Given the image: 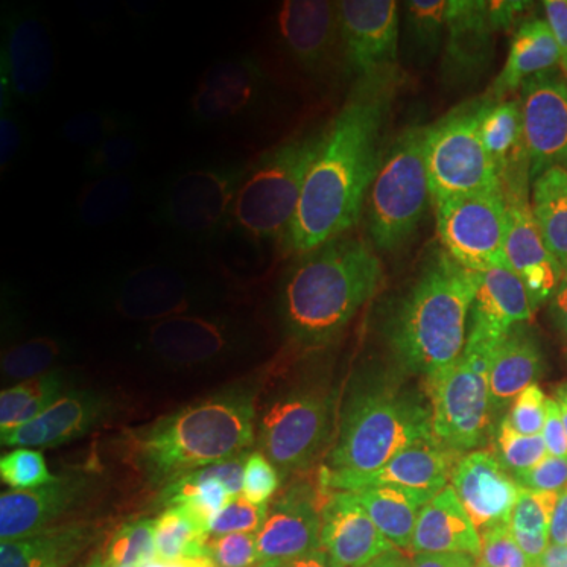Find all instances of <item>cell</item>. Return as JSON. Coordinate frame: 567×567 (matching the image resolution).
<instances>
[{
	"label": "cell",
	"mask_w": 567,
	"mask_h": 567,
	"mask_svg": "<svg viewBox=\"0 0 567 567\" xmlns=\"http://www.w3.org/2000/svg\"><path fill=\"white\" fill-rule=\"evenodd\" d=\"M234 210L237 205L221 184L200 179H153L113 195L97 210L95 229L113 245L147 252L187 226L229 216Z\"/></svg>",
	"instance_id": "obj_10"
},
{
	"label": "cell",
	"mask_w": 567,
	"mask_h": 567,
	"mask_svg": "<svg viewBox=\"0 0 567 567\" xmlns=\"http://www.w3.org/2000/svg\"><path fill=\"white\" fill-rule=\"evenodd\" d=\"M51 243L48 208L30 174L0 179V289L9 295L30 276Z\"/></svg>",
	"instance_id": "obj_13"
},
{
	"label": "cell",
	"mask_w": 567,
	"mask_h": 567,
	"mask_svg": "<svg viewBox=\"0 0 567 567\" xmlns=\"http://www.w3.org/2000/svg\"><path fill=\"white\" fill-rule=\"evenodd\" d=\"M0 126L30 174H66L87 151L95 82L74 17L53 3H11L0 24Z\"/></svg>",
	"instance_id": "obj_6"
},
{
	"label": "cell",
	"mask_w": 567,
	"mask_h": 567,
	"mask_svg": "<svg viewBox=\"0 0 567 567\" xmlns=\"http://www.w3.org/2000/svg\"><path fill=\"white\" fill-rule=\"evenodd\" d=\"M417 266L339 268L279 289L258 329V373L305 408L350 413L379 379Z\"/></svg>",
	"instance_id": "obj_3"
},
{
	"label": "cell",
	"mask_w": 567,
	"mask_h": 567,
	"mask_svg": "<svg viewBox=\"0 0 567 567\" xmlns=\"http://www.w3.org/2000/svg\"><path fill=\"white\" fill-rule=\"evenodd\" d=\"M208 17L213 21V30L221 34H231V38L237 40L247 38V34L255 30V24H258V11L250 9L247 3H229V0L213 3Z\"/></svg>",
	"instance_id": "obj_14"
},
{
	"label": "cell",
	"mask_w": 567,
	"mask_h": 567,
	"mask_svg": "<svg viewBox=\"0 0 567 567\" xmlns=\"http://www.w3.org/2000/svg\"><path fill=\"white\" fill-rule=\"evenodd\" d=\"M544 210L547 205L496 218L417 266L373 386L421 408L467 410L517 276L536 247Z\"/></svg>",
	"instance_id": "obj_2"
},
{
	"label": "cell",
	"mask_w": 567,
	"mask_h": 567,
	"mask_svg": "<svg viewBox=\"0 0 567 567\" xmlns=\"http://www.w3.org/2000/svg\"><path fill=\"white\" fill-rule=\"evenodd\" d=\"M354 473L329 452L287 436H255L218 446L182 473L176 496L200 526L255 530L308 517L350 499Z\"/></svg>",
	"instance_id": "obj_8"
},
{
	"label": "cell",
	"mask_w": 567,
	"mask_h": 567,
	"mask_svg": "<svg viewBox=\"0 0 567 567\" xmlns=\"http://www.w3.org/2000/svg\"><path fill=\"white\" fill-rule=\"evenodd\" d=\"M488 429L465 478L471 547L488 567H555L567 555V394Z\"/></svg>",
	"instance_id": "obj_5"
},
{
	"label": "cell",
	"mask_w": 567,
	"mask_h": 567,
	"mask_svg": "<svg viewBox=\"0 0 567 567\" xmlns=\"http://www.w3.org/2000/svg\"><path fill=\"white\" fill-rule=\"evenodd\" d=\"M247 239V226L237 210L187 226L140 255L134 287L147 300L221 287Z\"/></svg>",
	"instance_id": "obj_11"
},
{
	"label": "cell",
	"mask_w": 567,
	"mask_h": 567,
	"mask_svg": "<svg viewBox=\"0 0 567 567\" xmlns=\"http://www.w3.org/2000/svg\"><path fill=\"white\" fill-rule=\"evenodd\" d=\"M467 132L429 87L363 97L329 132L313 166V203L405 250L431 247L471 176Z\"/></svg>",
	"instance_id": "obj_1"
},
{
	"label": "cell",
	"mask_w": 567,
	"mask_h": 567,
	"mask_svg": "<svg viewBox=\"0 0 567 567\" xmlns=\"http://www.w3.org/2000/svg\"><path fill=\"white\" fill-rule=\"evenodd\" d=\"M237 313V295L226 287L147 300L118 342V373L134 384H161L200 371L221 350Z\"/></svg>",
	"instance_id": "obj_9"
},
{
	"label": "cell",
	"mask_w": 567,
	"mask_h": 567,
	"mask_svg": "<svg viewBox=\"0 0 567 567\" xmlns=\"http://www.w3.org/2000/svg\"><path fill=\"white\" fill-rule=\"evenodd\" d=\"M559 394H567V182L547 203L467 413L476 423H507Z\"/></svg>",
	"instance_id": "obj_7"
},
{
	"label": "cell",
	"mask_w": 567,
	"mask_h": 567,
	"mask_svg": "<svg viewBox=\"0 0 567 567\" xmlns=\"http://www.w3.org/2000/svg\"><path fill=\"white\" fill-rule=\"evenodd\" d=\"M563 19H565V42H567V3H563Z\"/></svg>",
	"instance_id": "obj_16"
},
{
	"label": "cell",
	"mask_w": 567,
	"mask_h": 567,
	"mask_svg": "<svg viewBox=\"0 0 567 567\" xmlns=\"http://www.w3.org/2000/svg\"><path fill=\"white\" fill-rule=\"evenodd\" d=\"M450 113L481 111L509 140L538 142L567 116L563 3L476 0L446 34Z\"/></svg>",
	"instance_id": "obj_4"
},
{
	"label": "cell",
	"mask_w": 567,
	"mask_h": 567,
	"mask_svg": "<svg viewBox=\"0 0 567 567\" xmlns=\"http://www.w3.org/2000/svg\"><path fill=\"white\" fill-rule=\"evenodd\" d=\"M402 536L379 526L292 528L252 542L234 567H408Z\"/></svg>",
	"instance_id": "obj_12"
},
{
	"label": "cell",
	"mask_w": 567,
	"mask_h": 567,
	"mask_svg": "<svg viewBox=\"0 0 567 567\" xmlns=\"http://www.w3.org/2000/svg\"><path fill=\"white\" fill-rule=\"evenodd\" d=\"M51 567H95V565L80 563V559H69V563H55V565H51Z\"/></svg>",
	"instance_id": "obj_15"
}]
</instances>
